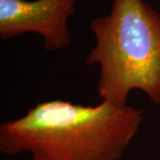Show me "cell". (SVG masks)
Returning a JSON list of instances; mask_svg holds the SVG:
<instances>
[{"label": "cell", "instance_id": "obj_1", "mask_svg": "<svg viewBox=\"0 0 160 160\" xmlns=\"http://www.w3.org/2000/svg\"><path fill=\"white\" fill-rule=\"evenodd\" d=\"M142 120V109L130 105L43 102L1 124L0 151L28 152L30 160H120Z\"/></svg>", "mask_w": 160, "mask_h": 160}, {"label": "cell", "instance_id": "obj_2", "mask_svg": "<svg viewBox=\"0 0 160 160\" xmlns=\"http://www.w3.org/2000/svg\"><path fill=\"white\" fill-rule=\"evenodd\" d=\"M95 46L86 64L100 66L97 95L127 105L132 90L160 103V15L143 0H114L109 13L92 20Z\"/></svg>", "mask_w": 160, "mask_h": 160}, {"label": "cell", "instance_id": "obj_3", "mask_svg": "<svg viewBox=\"0 0 160 160\" xmlns=\"http://www.w3.org/2000/svg\"><path fill=\"white\" fill-rule=\"evenodd\" d=\"M78 0H0V38L9 40L24 33L40 35L46 51L70 46L68 22Z\"/></svg>", "mask_w": 160, "mask_h": 160}]
</instances>
